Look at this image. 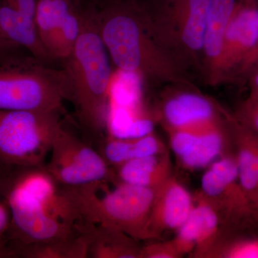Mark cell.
Returning <instances> with one entry per match:
<instances>
[{
    "instance_id": "obj_7",
    "label": "cell",
    "mask_w": 258,
    "mask_h": 258,
    "mask_svg": "<svg viewBox=\"0 0 258 258\" xmlns=\"http://www.w3.org/2000/svg\"><path fill=\"white\" fill-rule=\"evenodd\" d=\"M44 169L56 184L76 187L114 181V173L99 151L63 126L56 134Z\"/></svg>"
},
{
    "instance_id": "obj_22",
    "label": "cell",
    "mask_w": 258,
    "mask_h": 258,
    "mask_svg": "<svg viewBox=\"0 0 258 258\" xmlns=\"http://www.w3.org/2000/svg\"><path fill=\"white\" fill-rule=\"evenodd\" d=\"M83 1L84 0H37L35 22L39 35L45 48L57 25L71 10Z\"/></svg>"
},
{
    "instance_id": "obj_3",
    "label": "cell",
    "mask_w": 258,
    "mask_h": 258,
    "mask_svg": "<svg viewBox=\"0 0 258 258\" xmlns=\"http://www.w3.org/2000/svg\"><path fill=\"white\" fill-rule=\"evenodd\" d=\"M69 76L61 66L47 63L29 54L0 60V110L66 113Z\"/></svg>"
},
{
    "instance_id": "obj_15",
    "label": "cell",
    "mask_w": 258,
    "mask_h": 258,
    "mask_svg": "<svg viewBox=\"0 0 258 258\" xmlns=\"http://www.w3.org/2000/svg\"><path fill=\"white\" fill-rule=\"evenodd\" d=\"M166 146L153 132L137 137L115 136L103 139L99 152L111 167L137 158L157 155L166 152Z\"/></svg>"
},
{
    "instance_id": "obj_17",
    "label": "cell",
    "mask_w": 258,
    "mask_h": 258,
    "mask_svg": "<svg viewBox=\"0 0 258 258\" xmlns=\"http://www.w3.org/2000/svg\"><path fill=\"white\" fill-rule=\"evenodd\" d=\"M88 241L84 227L69 237L13 247L16 257L87 258Z\"/></svg>"
},
{
    "instance_id": "obj_1",
    "label": "cell",
    "mask_w": 258,
    "mask_h": 258,
    "mask_svg": "<svg viewBox=\"0 0 258 258\" xmlns=\"http://www.w3.org/2000/svg\"><path fill=\"white\" fill-rule=\"evenodd\" d=\"M111 58L98 31L94 8L86 4L82 29L71 55L60 66L69 76L75 114L81 131L102 142L108 126Z\"/></svg>"
},
{
    "instance_id": "obj_13",
    "label": "cell",
    "mask_w": 258,
    "mask_h": 258,
    "mask_svg": "<svg viewBox=\"0 0 258 258\" xmlns=\"http://www.w3.org/2000/svg\"><path fill=\"white\" fill-rule=\"evenodd\" d=\"M220 231V220L216 212L198 192L192 211L184 225L177 230L176 236L191 249L189 255L194 257L211 243Z\"/></svg>"
},
{
    "instance_id": "obj_32",
    "label": "cell",
    "mask_w": 258,
    "mask_h": 258,
    "mask_svg": "<svg viewBox=\"0 0 258 258\" xmlns=\"http://www.w3.org/2000/svg\"><path fill=\"white\" fill-rule=\"evenodd\" d=\"M254 63H255L257 64V68H258V55L257 57H256L255 60H254Z\"/></svg>"
},
{
    "instance_id": "obj_24",
    "label": "cell",
    "mask_w": 258,
    "mask_h": 258,
    "mask_svg": "<svg viewBox=\"0 0 258 258\" xmlns=\"http://www.w3.org/2000/svg\"><path fill=\"white\" fill-rule=\"evenodd\" d=\"M189 254L187 246L175 237L170 240L142 245L141 258H180Z\"/></svg>"
},
{
    "instance_id": "obj_11",
    "label": "cell",
    "mask_w": 258,
    "mask_h": 258,
    "mask_svg": "<svg viewBox=\"0 0 258 258\" xmlns=\"http://www.w3.org/2000/svg\"><path fill=\"white\" fill-rule=\"evenodd\" d=\"M163 115L168 131L205 129L220 125L211 102L192 93L178 95L166 101Z\"/></svg>"
},
{
    "instance_id": "obj_19",
    "label": "cell",
    "mask_w": 258,
    "mask_h": 258,
    "mask_svg": "<svg viewBox=\"0 0 258 258\" xmlns=\"http://www.w3.org/2000/svg\"><path fill=\"white\" fill-rule=\"evenodd\" d=\"M195 258H258L255 233H227L220 231L211 243Z\"/></svg>"
},
{
    "instance_id": "obj_21",
    "label": "cell",
    "mask_w": 258,
    "mask_h": 258,
    "mask_svg": "<svg viewBox=\"0 0 258 258\" xmlns=\"http://www.w3.org/2000/svg\"><path fill=\"white\" fill-rule=\"evenodd\" d=\"M86 3L78 5L57 25L46 45L47 50L57 64L69 57L82 29Z\"/></svg>"
},
{
    "instance_id": "obj_8",
    "label": "cell",
    "mask_w": 258,
    "mask_h": 258,
    "mask_svg": "<svg viewBox=\"0 0 258 258\" xmlns=\"http://www.w3.org/2000/svg\"><path fill=\"white\" fill-rule=\"evenodd\" d=\"M5 197L11 212L8 244L12 248L64 238L81 230V223L64 221L52 215L39 199L15 181L8 184Z\"/></svg>"
},
{
    "instance_id": "obj_27",
    "label": "cell",
    "mask_w": 258,
    "mask_h": 258,
    "mask_svg": "<svg viewBox=\"0 0 258 258\" xmlns=\"http://www.w3.org/2000/svg\"><path fill=\"white\" fill-rule=\"evenodd\" d=\"M238 123L239 125H240L241 133L243 136V138L245 140L247 146H248L249 149H250L252 156H253L258 174V137H256L246 127H244L243 125L241 124L240 122L238 121Z\"/></svg>"
},
{
    "instance_id": "obj_12",
    "label": "cell",
    "mask_w": 258,
    "mask_h": 258,
    "mask_svg": "<svg viewBox=\"0 0 258 258\" xmlns=\"http://www.w3.org/2000/svg\"><path fill=\"white\" fill-rule=\"evenodd\" d=\"M83 224L88 241L87 258H141L142 244L123 231Z\"/></svg>"
},
{
    "instance_id": "obj_34",
    "label": "cell",
    "mask_w": 258,
    "mask_h": 258,
    "mask_svg": "<svg viewBox=\"0 0 258 258\" xmlns=\"http://www.w3.org/2000/svg\"><path fill=\"white\" fill-rule=\"evenodd\" d=\"M3 53H2L1 50H0V60H1L2 58H3Z\"/></svg>"
},
{
    "instance_id": "obj_23",
    "label": "cell",
    "mask_w": 258,
    "mask_h": 258,
    "mask_svg": "<svg viewBox=\"0 0 258 258\" xmlns=\"http://www.w3.org/2000/svg\"><path fill=\"white\" fill-rule=\"evenodd\" d=\"M212 0H186V20L182 32V40L186 46L194 50L203 49Z\"/></svg>"
},
{
    "instance_id": "obj_4",
    "label": "cell",
    "mask_w": 258,
    "mask_h": 258,
    "mask_svg": "<svg viewBox=\"0 0 258 258\" xmlns=\"http://www.w3.org/2000/svg\"><path fill=\"white\" fill-rule=\"evenodd\" d=\"M61 113L0 110V164L18 169L43 167Z\"/></svg>"
},
{
    "instance_id": "obj_26",
    "label": "cell",
    "mask_w": 258,
    "mask_h": 258,
    "mask_svg": "<svg viewBox=\"0 0 258 258\" xmlns=\"http://www.w3.org/2000/svg\"><path fill=\"white\" fill-rule=\"evenodd\" d=\"M12 217L6 202L0 201V243L8 244Z\"/></svg>"
},
{
    "instance_id": "obj_16",
    "label": "cell",
    "mask_w": 258,
    "mask_h": 258,
    "mask_svg": "<svg viewBox=\"0 0 258 258\" xmlns=\"http://www.w3.org/2000/svg\"><path fill=\"white\" fill-rule=\"evenodd\" d=\"M233 150L229 128L219 125L203 132L191 150L178 160L184 169L197 170Z\"/></svg>"
},
{
    "instance_id": "obj_29",
    "label": "cell",
    "mask_w": 258,
    "mask_h": 258,
    "mask_svg": "<svg viewBox=\"0 0 258 258\" xmlns=\"http://www.w3.org/2000/svg\"><path fill=\"white\" fill-rule=\"evenodd\" d=\"M258 55V42L256 47H254L252 52H251L250 55L248 56L246 60L244 61V64H242V69L243 70L248 69L249 67L254 64V60H255L256 57Z\"/></svg>"
},
{
    "instance_id": "obj_5",
    "label": "cell",
    "mask_w": 258,
    "mask_h": 258,
    "mask_svg": "<svg viewBox=\"0 0 258 258\" xmlns=\"http://www.w3.org/2000/svg\"><path fill=\"white\" fill-rule=\"evenodd\" d=\"M98 31L112 62L123 72L145 74L151 64L144 17L137 0H122L95 8Z\"/></svg>"
},
{
    "instance_id": "obj_6",
    "label": "cell",
    "mask_w": 258,
    "mask_h": 258,
    "mask_svg": "<svg viewBox=\"0 0 258 258\" xmlns=\"http://www.w3.org/2000/svg\"><path fill=\"white\" fill-rule=\"evenodd\" d=\"M198 192L216 212L224 232L255 233L258 230V212L239 181L234 150L210 166Z\"/></svg>"
},
{
    "instance_id": "obj_20",
    "label": "cell",
    "mask_w": 258,
    "mask_h": 258,
    "mask_svg": "<svg viewBox=\"0 0 258 258\" xmlns=\"http://www.w3.org/2000/svg\"><path fill=\"white\" fill-rule=\"evenodd\" d=\"M241 0H212L204 47L210 58H222L225 32Z\"/></svg>"
},
{
    "instance_id": "obj_2",
    "label": "cell",
    "mask_w": 258,
    "mask_h": 258,
    "mask_svg": "<svg viewBox=\"0 0 258 258\" xmlns=\"http://www.w3.org/2000/svg\"><path fill=\"white\" fill-rule=\"evenodd\" d=\"M108 181L76 187L57 184V198L66 216L74 222L108 226L136 240H148L156 190L118 180L114 189H108Z\"/></svg>"
},
{
    "instance_id": "obj_25",
    "label": "cell",
    "mask_w": 258,
    "mask_h": 258,
    "mask_svg": "<svg viewBox=\"0 0 258 258\" xmlns=\"http://www.w3.org/2000/svg\"><path fill=\"white\" fill-rule=\"evenodd\" d=\"M235 118L258 137V101L248 99L242 103Z\"/></svg>"
},
{
    "instance_id": "obj_28",
    "label": "cell",
    "mask_w": 258,
    "mask_h": 258,
    "mask_svg": "<svg viewBox=\"0 0 258 258\" xmlns=\"http://www.w3.org/2000/svg\"><path fill=\"white\" fill-rule=\"evenodd\" d=\"M16 257L15 252L8 244L0 243V258Z\"/></svg>"
},
{
    "instance_id": "obj_31",
    "label": "cell",
    "mask_w": 258,
    "mask_h": 258,
    "mask_svg": "<svg viewBox=\"0 0 258 258\" xmlns=\"http://www.w3.org/2000/svg\"><path fill=\"white\" fill-rule=\"evenodd\" d=\"M252 83V91L250 96L258 93V72L254 75Z\"/></svg>"
},
{
    "instance_id": "obj_10",
    "label": "cell",
    "mask_w": 258,
    "mask_h": 258,
    "mask_svg": "<svg viewBox=\"0 0 258 258\" xmlns=\"http://www.w3.org/2000/svg\"><path fill=\"white\" fill-rule=\"evenodd\" d=\"M258 42L256 0H241L225 32L222 59L229 67L244 64Z\"/></svg>"
},
{
    "instance_id": "obj_18",
    "label": "cell",
    "mask_w": 258,
    "mask_h": 258,
    "mask_svg": "<svg viewBox=\"0 0 258 258\" xmlns=\"http://www.w3.org/2000/svg\"><path fill=\"white\" fill-rule=\"evenodd\" d=\"M228 128L237 161L239 181L249 201L258 212V174L255 161L235 118H231Z\"/></svg>"
},
{
    "instance_id": "obj_33",
    "label": "cell",
    "mask_w": 258,
    "mask_h": 258,
    "mask_svg": "<svg viewBox=\"0 0 258 258\" xmlns=\"http://www.w3.org/2000/svg\"><path fill=\"white\" fill-rule=\"evenodd\" d=\"M2 169H3V168H2L1 166H0V176H1V175H3V172Z\"/></svg>"
},
{
    "instance_id": "obj_9",
    "label": "cell",
    "mask_w": 258,
    "mask_h": 258,
    "mask_svg": "<svg viewBox=\"0 0 258 258\" xmlns=\"http://www.w3.org/2000/svg\"><path fill=\"white\" fill-rule=\"evenodd\" d=\"M194 206L195 199L191 194L171 176L156 190L147 225L148 240H158L164 232L179 230Z\"/></svg>"
},
{
    "instance_id": "obj_14",
    "label": "cell",
    "mask_w": 258,
    "mask_h": 258,
    "mask_svg": "<svg viewBox=\"0 0 258 258\" xmlns=\"http://www.w3.org/2000/svg\"><path fill=\"white\" fill-rule=\"evenodd\" d=\"M115 179L154 190L159 189L171 175L168 151L157 155L137 158L114 167Z\"/></svg>"
},
{
    "instance_id": "obj_30",
    "label": "cell",
    "mask_w": 258,
    "mask_h": 258,
    "mask_svg": "<svg viewBox=\"0 0 258 258\" xmlns=\"http://www.w3.org/2000/svg\"><path fill=\"white\" fill-rule=\"evenodd\" d=\"M86 1L90 5L97 8V7L103 6V5L115 3V2L122 1V0H86Z\"/></svg>"
}]
</instances>
